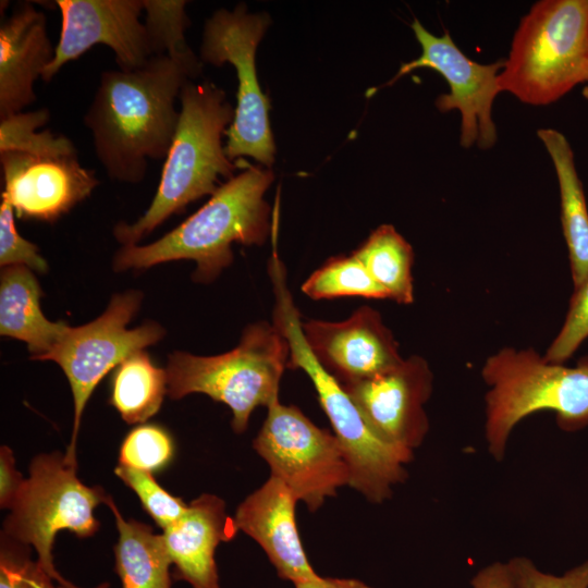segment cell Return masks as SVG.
<instances>
[{"instance_id": "cell-1", "label": "cell", "mask_w": 588, "mask_h": 588, "mask_svg": "<svg viewBox=\"0 0 588 588\" xmlns=\"http://www.w3.org/2000/svg\"><path fill=\"white\" fill-rule=\"evenodd\" d=\"M200 72L201 63L162 54L133 71L101 73L84 124L112 180L138 183L145 179L150 159L167 157L180 115L175 100L183 85Z\"/></svg>"}, {"instance_id": "cell-2", "label": "cell", "mask_w": 588, "mask_h": 588, "mask_svg": "<svg viewBox=\"0 0 588 588\" xmlns=\"http://www.w3.org/2000/svg\"><path fill=\"white\" fill-rule=\"evenodd\" d=\"M243 170L156 242L123 245L114 257V269H144L185 259L196 264V281L210 282L232 264L233 243L261 245L273 230V215L264 195L274 175L270 169L246 162Z\"/></svg>"}, {"instance_id": "cell-3", "label": "cell", "mask_w": 588, "mask_h": 588, "mask_svg": "<svg viewBox=\"0 0 588 588\" xmlns=\"http://www.w3.org/2000/svg\"><path fill=\"white\" fill-rule=\"evenodd\" d=\"M179 100L176 131L150 206L136 222L114 226V236L123 245L137 244L192 201L212 195L221 177L234 176L235 166L222 145L235 114L225 93L210 82L188 79Z\"/></svg>"}, {"instance_id": "cell-4", "label": "cell", "mask_w": 588, "mask_h": 588, "mask_svg": "<svg viewBox=\"0 0 588 588\" xmlns=\"http://www.w3.org/2000/svg\"><path fill=\"white\" fill-rule=\"evenodd\" d=\"M481 377L489 387L485 438L497 462L504 460L516 425L536 412H553L559 428L567 432L588 427V355L567 367L532 347L505 346L486 359Z\"/></svg>"}, {"instance_id": "cell-5", "label": "cell", "mask_w": 588, "mask_h": 588, "mask_svg": "<svg viewBox=\"0 0 588 588\" xmlns=\"http://www.w3.org/2000/svg\"><path fill=\"white\" fill-rule=\"evenodd\" d=\"M273 293L272 322L289 342L287 368L303 369L310 378L348 465V486L373 504L384 502L392 497L393 487L407 479L405 465L414 452L387 442L372 430L343 387L310 352L287 286L279 285Z\"/></svg>"}, {"instance_id": "cell-6", "label": "cell", "mask_w": 588, "mask_h": 588, "mask_svg": "<svg viewBox=\"0 0 588 588\" xmlns=\"http://www.w3.org/2000/svg\"><path fill=\"white\" fill-rule=\"evenodd\" d=\"M588 84V0H541L525 14L499 74L502 91L546 106Z\"/></svg>"}, {"instance_id": "cell-7", "label": "cell", "mask_w": 588, "mask_h": 588, "mask_svg": "<svg viewBox=\"0 0 588 588\" xmlns=\"http://www.w3.org/2000/svg\"><path fill=\"white\" fill-rule=\"evenodd\" d=\"M289 357V342L280 329L273 322H255L244 329L240 343L230 352L215 356L184 352L169 355L167 394L180 400L204 393L224 403L232 412V429L242 433L256 407H269L279 400Z\"/></svg>"}, {"instance_id": "cell-8", "label": "cell", "mask_w": 588, "mask_h": 588, "mask_svg": "<svg viewBox=\"0 0 588 588\" xmlns=\"http://www.w3.org/2000/svg\"><path fill=\"white\" fill-rule=\"evenodd\" d=\"M76 468L77 464L69 463L58 451L34 457L29 477L11 505L2 530V536L32 546L41 568L66 588L78 586L66 580L54 567L56 535L61 530H70L78 538L95 535L100 523L94 516V509L106 504L110 497L99 486L84 485Z\"/></svg>"}, {"instance_id": "cell-9", "label": "cell", "mask_w": 588, "mask_h": 588, "mask_svg": "<svg viewBox=\"0 0 588 588\" xmlns=\"http://www.w3.org/2000/svg\"><path fill=\"white\" fill-rule=\"evenodd\" d=\"M270 19L266 13H248L245 4L233 11L221 9L205 23L200 61L215 66L234 65L237 78V106L226 131L228 158L252 157L265 167L274 161V142L269 123V101L256 73L255 56Z\"/></svg>"}, {"instance_id": "cell-10", "label": "cell", "mask_w": 588, "mask_h": 588, "mask_svg": "<svg viewBox=\"0 0 588 588\" xmlns=\"http://www.w3.org/2000/svg\"><path fill=\"white\" fill-rule=\"evenodd\" d=\"M142 298L143 294L137 291L113 295L102 315L79 327L68 326L53 347L38 359L56 362L72 390L73 431L64 454L69 463L76 464V440L82 415L96 385L111 369L157 343L164 334L163 328L156 322L127 329Z\"/></svg>"}, {"instance_id": "cell-11", "label": "cell", "mask_w": 588, "mask_h": 588, "mask_svg": "<svg viewBox=\"0 0 588 588\" xmlns=\"http://www.w3.org/2000/svg\"><path fill=\"white\" fill-rule=\"evenodd\" d=\"M267 408L253 446L269 465L271 476L316 512L339 488L350 485L342 449L334 434L316 426L296 406L278 400Z\"/></svg>"}, {"instance_id": "cell-12", "label": "cell", "mask_w": 588, "mask_h": 588, "mask_svg": "<svg viewBox=\"0 0 588 588\" xmlns=\"http://www.w3.org/2000/svg\"><path fill=\"white\" fill-rule=\"evenodd\" d=\"M412 29L420 44L421 54L404 63L392 82L419 68L439 72L450 91L437 98L436 107L441 112L457 110L461 113V145L491 148L497 143L491 110L494 98L502 91L499 74L504 61L477 63L461 51L449 32L434 36L417 19L413 21Z\"/></svg>"}, {"instance_id": "cell-13", "label": "cell", "mask_w": 588, "mask_h": 588, "mask_svg": "<svg viewBox=\"0 0 588 588\" xmlns=\"http://www.w3.org/2000/svg\"><path fill=\"white\" fill-rule=\"evenodd\" d=\"M62 24L54 57L41 78L51 81L68 62L97 44L111 48L119 69L133 71L154 57L140 15L144 0H57Z\"/></svg>"}, {"instance_id": "cell-14", "label": "cell", "mask_w": 588, "mask_h": 588, "mask_svg": "<svg viewBox=\"0 0 588 588\" xmlns=\"http://www.w3.org/2000/svg\"><path fill=\"white\" fill-rule=\"evenodd\" d=\"M4 187L1 198L20 219L54 222L89 197L99 184L81 166L77 150L0 152Z\"/></svg>"}, {"instance_id": "cell-15", "label": "cell", "mask_w": 588, "mask_h": 588, "mask_svg": "<svg viewBox=\"0 0 588 588\" xmlns=\"http://www.w3.org/2000/svg\"><path fill=\"white\" fill-rule=\"evenodd\" d=\"M342 387L380 438L411 452L422 444L429 431L425 404L433 390L424 357L411 355L385 372Z\"/></svg>"}, {"instance_id": "cell-16", "label": "cell", "mask_w": 588, "mask_h": 588, "mask_svg": "<svg viewBox=\"0 0 588 588\" xmlns=\"http://www.w3.org/2000/svg\"><path fill=\"white\" fill-rule=\"evenodd\" d=\"M305 341L341 385L385 372L404 358L379 311L362 306L343 321H302Z\"/></svg>"}, {"instance_id": "cell-17", "label": "cell", "mask_w": 588, "mask_h": 588, "mask_svg": "<svg viewBox=\"0 0 588 588\" xmlns=\"http://www.w3.org/2000/svg\"><path fill=\"white\" fill-rule=\"evenodd\" d=\"M296 498L277 477L250 493L236 509L238 530L265 551L278 575L297 584L319 576L305 553L295 519Z\"/></svg>"}, {"instance_id": "cell-18", "label": "cell", "mask_w": 588, "mask_h": 588, "mask_svg": "<svg viewBox=\"0 0 588 588\" xmlns=\"http://www.w3.org/2000/svg\"><path fill=\"white\" fill-rule=\"evenodd\" d=\"M47 21L22 2L0 23V120L23 112L36 100L35 81L54 57Z\"/></svg>"}, {"instance_id": "cell-19", "label": "cell", "mask_w": 588, "mask_h": 588, "mask_svg": "<svg viewBox=\"0 0 588 588\" xmlns=\"http://www.w3.org/2000/svg\"><path fill=\"white\" fill-rule=\"evenodd\" d=\"M237 531L221 498L206 493L193 500L186 513L162 534L175 566L174 578L193 588H220L216 549L221 541L232 540Z\"/></svg>"}, {"instance_id": "cell-20", "label": "cell", "mask_w": 588, "mask_h": 588, "mask_svg": "<svg viewBox=\"0 0 588 588\" xmlns=\"http://www.w3.org/2000/svg\"><path fill=\"white\" fill-rule=\"evenodd\" d=\"M39 283L26 266L2 267L0 275V334L27 344L38 360L57 343L69 326L48 320L40 308Z\"/></svg>"}, {"instance_id": "cell-21", "label": "cell", "mask_w": 588, "mask_h": 588, "mask_svg": "<svg viewBox=\"0 0 588 588\" xmlns=\"http://www.w3.org/2000/svg\"><path fill=\"white\" fill-rule=\"evenodd\" d=\"M537 134L558 176L562 229L576 286L588 275V209L583 184L567 138L554 128H540Z\"/></svg>"}, {"instance_id": "cell-22", "label": "cell", "mask_w": 588, "mask_h": 588, "mask_svg": "<svg viewBox=\"0 0 588 588\" xmlns=\"http://www.w3.org/2000/svg\"><path fill=\"white\" fill-rule=\"evenodd\" d=\"M115 517L119 532L114 546L115 572L122 588H171L172 561L162 535L135 519H124L111 497L106 503Z\"/></svg>"}, {"instance_id": "cell-23", "label": "cell", "mask_w": 588, "mask_h": 588, "mask_svg": "<svg viewBox=\"0 0 588 588\" xmlns=\"http://www.w3.org/2000/svg\"><path fill=\"white\" fill-rule=\"evenodd\" d=\"M352 254L384 289L390 299L403 305L414 302V250L393 225L378 226Z\"/></svg>"}, {"instance_id": "cell-24", "label": "cell", "mask_w": 588, "mask_h": 588, "mask_svg": "<svg viewBox=\"0 0 588 588\" xmlns=\"http://www.w3.org/2000/svg\"><path fill=\"white\" fill-rule=\"evenodd\" d=\"M167 391L166 369L157 367L148 354L140 351L115 368L110 404L127 424H140L160 409Z\"/></svg>"}, {"instance_id": "cell-25", "label": "cell", "mask_w": 588, "mask_h": 588, "mask_svg": "<svg viewBox=\"0 0 588 588\" xmlns=\"http://www.w3.org/2000/svg\"><path fill=\"white\" fill-rule=\"evenodd\" d=\"M301 290L313 299L343 296L389 298L384 289L353 254L328 259L305 280Z\"/></svg>"}, {"instance_id": "cell-26", "label": "cell", "mask_w": 588, "mask_h": 588, "mask_svg": "<svg viewBox=\"0 0 588 588\" xmlns=\"http://www.w3.org/2000/svg\"><path fill=\"white\" fill-rule=\"evenodd\" d=\"M184 0H144L146 22L154 56L167 54L193 64L201 61L188 47L184 32L189 25Z\"/></svg>"}, {"instance_id": "cell-27", "label": "cell", "mask_w": 588, "mask_h": 588, "mask_svg": "<svg viewBox=\"0 0 588 588\" xmlns=\"http://www.w3.org/2000/svg\"><path fill=\"white\" fill-rule=\"evenodd\" d=\"M50 119L49 110L20 112L0 120V152L19 151H76L74 144L64 135L50 130L37 132Z\"/></svg>"}, {"instance_id": "cell-28", "label": "cell", "mask_w": 588, "mask_h": 588, "mask_svg": "<svg viewBox=\"0 0 588 588\" xmlns=\"http://www.w3.org/2000/svg\"><path fill=\"white\" fill-rule=\"evenodd\" d=\"M174 445L171 436L160 426L140 425L123 440L119 464L154 473L172 460Z\"/></svg>"}, {"instance_id": "cell-29", "label": "cell", "mask_w": 588, "mask_h": 588, "mask_svg": "<svg viewBox=\"0 0 588 588\" xmlns=\"http://www.w3.org/2000/svg\"><path fill=\"white\" fill-rule=\"evenodd\" d=\"M114 473L137 494L143 509L162 530L186 513L188 504L167 492L156 481L152 473L120 464L115 467Z\"/></svg>"}, {"instance_id": "cell-30", "label": "cell", "mask_w": 588, "mask_h": 588, "mask_svg": "<svg viewBox=\"0 0 588 588\" xmlns=\"http://www.w3.org/2000/svg\"><path fill=\"white\" fill-rule=\"evenodd\" d=\"M108 583L94 588H109ZM0 588H66L29 558L28 546L1 536ZM81 588V587H78Z\"/></svg>"}, {"instance_id": "cell-31", "label": "cell", "mask_w": 588, "mask_h": 588, "mask_svg": "<svg viewBox=\"0 0 588 588\" xmlns=\"http://www.w3.org/2000/svg\"><path fill=\"white\" fill-rule=\"evenodd\" d=\"M587 338L588 275L574 286L564 323L543 356L551 363L564 364Z\"/></svg>"}, {"instance_id": "cell-32", "label": "cell", "mask_w": 588, "mask_h": 588, "mask_svg": "<svg viewBox=\"0 0 588 588\" xmlns=\"http://www.w3.org/2000/svg\"><path fill=\"white\" fill-rule=\"evenodd\" d=\"M14 210L9 201L1 198L0 205V266H26L46 273L48 264L39 255L38 247L22 237L15 226Z\"/></svg>"}, {"instance_id": "cell-33", "label": "cell", "mask_w": 588, "mask_h": 588, "mask_svg": "<svg viewBox=\"0 0 588 588\" xmlns=\"http://www.w3.org/2000/svg\"><path fill=\"white\" fill-rule=\"evenodd\" d=\"M506 563L514 588H588V560L562 575L540 571L526 556H514Z\"/></svg>"}, {"instance_id": "cell-34", "label": "cell", "mask_w": 588, "mask_h": 588, "mask_svg": "<svg viewBox=\"0 0 588 588\" xmlns=\"http://www.w3.org/2000/svg\"><path fill=\"white\" fill-rule=\"evenodd\" d=\"M25 479L16 470L15 458L10 448L0 449V506L9 509L17 497Z\"/></svg>"}, {"instance_id": "cell-35", "label": "cell", "mask_w": 588, "mask_h": 588, "mask_svg": "<svg viewBox=\"0 0 588 588\" xmlns=\"http://www.w3.org/2000/svg\"><path fill=\"white\" fill-rule=\"evenodd\" d=\"M471 588H514L507 563L493 562L480 568L470 580Z\"/></svg>"}, {"instance_id": "cell-36", "label": "cell", "mask_w": 588, "mask_h": 588, "mask_svg": "<svg viewBox=\"0 0 588 588\" xmlns=\"http://www.w3.org/2000/svg\"><path fill=\"white\" fill-rule=\"evenodd\" d=\"M295 588H371L365 583L352 578H316L294 584Z\"/></svg>"}, {"instance_id": "cell-37", "label": "cell", "mask_w": 588, "mask_h": 588, "mask_svg": "<svg viewBox=\"0 0 588 588\" xmlns=\"http://www.w3.org/2000/svg\"><path fill=\"white\" fill-rule=\"evenodd\" d=\"M583 97L588 99V84L583 89Z\"/></svg>"}]
</instances>
